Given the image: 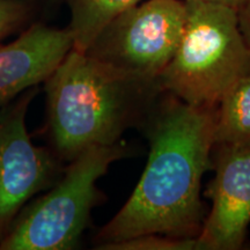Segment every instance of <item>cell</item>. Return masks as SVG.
Here are the masks:
<instances>
[{
	"instance_id": "1",
	"label": "cell",
	"mask_w": 250,
	"mask_h": 250,
	"mask_svg": "<svg viewBox=\"0 0 250 250\" xmlns=\"http://www.w3.org/2000/svg\"><path fill=\"white\" fill-rule=\"evenodd\" d=\"M214 122L215 109L190 105L170 94L151 109L145 121L147 164L123 208L100 229L96 249L147 234L199 235L204 223L199 193L215 145Z\"/></svg>"
},
{
	"instance_id": "2",
	"label": "cell",
	"mask_w": 250,
	"mask_h": 250,
	"mask_svg": "<svg viewBox=\"0 0 250 250\" xmlns=\"http://www.w3.org/2000/svg\"><path fill=\"white\" fill-rule=\"evenodd\" d=\"M46 130L61 160L120 142L148 116L160 89L87 52L72 49L44 81Z\"/></svg>"
},
{
	"instance_id": "3",
	"label": "cell",
	"mask_w": 250,
	"mask_h": 250,
	"mask_svg": "<svg viewBox=\"0 0 250 250\" xmlns=\"http://www.w3.org/2000/svg\"><path fill=\"white\" fill-rule=\"evenodd\" d=\"M184 2L182 39L156 85L188 104L215 109L250 72V46L234 8L205 0Z\"/></svg>"
},
{
	"instance_id": "4",
	"label": "cell",
	"mask_w": 250,
	"mask_h": 250,
	"mask_svg": "<svg viewBox=\"0 0 250 250\" xmlns=\"http://www.w3.org/2000/svg\"><path fill=\"white\" fill-rule=\"evenodd\" d=\"M129 153L123 143L96 146L70 161L51 189L30 201L0 241V250H70L77 248L102 201L98 181L112 162Z\"/></svg>"
},
{
	"instance_id": "5",
	"label": "cell",
	"mask_w": 250,
	"mask_h": 250,
	"mask_svg": "<svg viewBox=\"0 0 250 250\" xmlns=\"http://www.w3.org/2000/svg\"><path fill=\"white\" fill-rule=\"evenodd\" d=\"M186 19V2L181 0L140 1L112 19L86 52L156 83L179 48Z\"/></svg>"
},
{
	"instance_id": "6",
	"label": "cell",
	"mask_w": 250,
	"mask_h": 250,
	"mask_svg": "<svg viewBox=\"0 0 250 250\" xmlns=\"http://www.w3.org/2000/svg\"><path fill=\"white\" fill-rule=\"evenodd\" d=\"M35 88L0 109V241L24 206L61 175L57 156L36 146L27 130Z\"/></svg>"
},
{
	"instance_id": "7",
	"label": "cell",
	"mask_w": 250,
	"mask_h": 250,
	"mask_svg": "<svg viewBox=\"0 0 250 250\" xmlns=\"http://www.w3.org/2000/svg\"><path fill=\"white\" fill-rule=\"evenodd\" d=\"M214 169L212 208L197 240L206 250L241 249L250 226V145H218Z\"/></svg>"
},
{
	"instance_id": "8",
	"label": "cell",
	"mask_w": 250,
	"mask_h": 250,
	"mask_svg": "<svg viewBox=\"0 0 250 250\" xmlns=\"http://www.w3.org/2000/svg\"><path fill=\"white\" fill-rule=\"evenodd\" d=\"M73 49L68 28L35 22L17 39L0 44V109L51 76Z\"/></svg>"
},
{
	"instance_id": "9",
	"label": "cell",
	"mask_w": 250,
	"mask_h": 250,
	"mask_svg": "<svg viewBox=\"0 0 250 250\" xmlns=\"http://www.w3.org/2000/svg\"><path fill=\"white\" fill-rule=\"evenodd\" d=\"M215 145H250V72L232 87L218 107Z\"/></svg>"
},
{
	"instance_id": "10",
	"label": "cell",
	"mask_w": 250,
	"mask_h": 250,
	"mask_svg": "<svg viewBox=\"0 0 250 250\" xmlns=\"http://www.w3.org/2000/svg\"><path fill=\"white\" fill-rule=\"evenodd\" d=\"M70 8L68 30L73 49L86 52L103 28L125 9L142 0H65Z\"/></svg>"
},
{
	"instance_id": "11",
	"label": "cell",
	"mask_w": 250,
	"mask_h": 250,
	"mask_svg": "<svg viewBox=\"0 0 250 250\" xmlns=\"http://www.w3.org/2000/svg\"><path fill=\"white\" fill-rule=\"evenodd\" d=\"M111 250H193L202 249L197 237L183 239L162 234H147L114 243L107 249Z\"/></svg>"
},
{
	"instance_id": "12",
	"label": "cell",
	"mask_w": 250,
	"mask_h": 250,
	"mask_svg": "<svg viewBox=\"0 0 250 250\" xmlns=\"http://www.w3.org/2000/svg\"><path fill=\"white\" fill-rule=\"evenodd\" d=\"M33 17V4L28 0H0V41L23 30Z\"/></svg>"
},
{
	"instance_id": "13",
	"label": "cell",
	"mask_w": 250,
	"mask_h": 250,
	"mask_svg": "<svg viewBox=\"0 0 250 250\" xmlns=\"http://www.w3.org/2000/svg\"><path fill=\"white\" fill-rule=\"evenodd\" d=\"M237 14H239L240 29L242 31L246 42L250 46V0H247Z\"/></svg>"
},
{
	"instance_id": "14",
	"label": "cell",
	"mask_w": 250,
	"mask_h": 250,
	"mask_svg": "<svg viewBox=\"0 0 250 250\" xmlns=\"http://www.w3.org/2000/svg\"><path fill=\"white\" fill-rule=\"evenodd\" d=\"M205 1H210V2H215V4H221L225 6H228V7H232L235 9V11L239 12L240 9L247 0H205Z\"/></svg>"
},
{
	"instance_id": "15",
	"label": "cell",
	"mask_w": 250,
	"mask_h": 250,
	"mask_svg": "<svg viewBox=\"0 0 250 250\" xmlns=\"http://www.w3.org/2000/svg\"><path fill=\"white\" fill-rule=\"evenodd\" d=\"M28 1L31 2V4H34V2H37V1H44V2H57V1H61V0H28Z\"/></svg>"
}]
</instances>
